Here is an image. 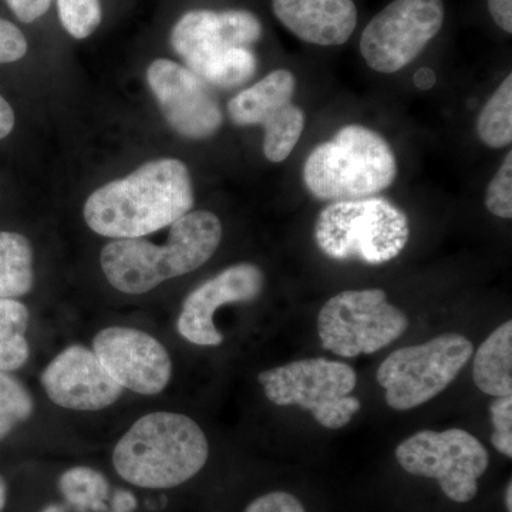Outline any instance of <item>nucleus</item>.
<instances>
[{
  "instance_id": "obj_1",
  "label": "nucleus",
  "mask_w": 512,
  "mask_h": 512,
  "mask_svg": "<svg viewBox=\"0 0 512 512\" xmlns=\"http://www.w3.org/2000/svg\"><path fill=\"white\" fill-rule=\"evenodd\" d=\"M192 207L187 165L160 158L94 191L84 205V221L101 237L134 239L170 227Z\"/></svg>"
},
{
  "instance_id": "obj_2",
  "label": "nucleus",
  "mask_w": 512,
  "mask_h": 512,
  "mask_svg": "<svg viewBox=\"0 0 512 512\" xmlns=\"http://www.w3.org/2000/svg\"><path fill=\"white\" fill-rule=\"evenodd\" d=\"M222 239L220 218L210 211L188 212L170 225L167 244L114 239L103 248L101 269L109 284L127 295H144L170 279L207 264Z\"/></svg>"
},
{
  "instance_id": "obj_3",
  "label": "nucleus",
  "mask_w": 512,
  "mask_h": 512,
  "mask_svg": "<svg viewBox=\"0 0 512 512\" xmlns=\"http://www.w3.org/2000/svg\"><path fill=\"white\" fill-rule=\"evenodd\" d=\"M210 446L197 421L154 412L138 419L113 451V466L127 483L165 490L187 483L207 464Z\"/></svg>"
},
{
  "instance_id": "obj_4",
  "label": "nucleus",
  "mask_w": 512,
  "mask_h": 512,
  "mask_svg": "<svg viewBox=\"0 0 512 512\" xmlns=\"http://www.w3.org/2000/svg\"><path fill=\"white\" fill-rule=\"evenodd\" d=\"M261 36V22L249 10H191L175 23L170 42L202 82L235 89L254 77L252 46Z\"/></svg>"
},
{
  "instance_id": "obj_5",
  "label": "nucleus",
  "mask_w": 512,
  "mask_h": 512,
  "mask_svg": "<svg viewBox=\"0 0 512 512\" xmlns=\"http://www.w3.org/2000/svg\"><path fill=\"white\" fill-rule=\"evenodd\" d=\"M303 184L316 200L373 197L394 183L397 161L390 144L370 128L350 124L319 144L303 164Z\"/></svg>"
},
{
  "instance_id": "obj_6",
  "label": "nucleus",
  "mask_w": 512,
  "mask_h": 512,
  "mask_svg": "<svg viewBox=\"0 0 512 512\" xmlns=\"http://www.w3.org/2000/svg\"><path fill=\"white\" fill-rule=\"evenodd\" d=\"M410 238L407 215L386 198L326 205L315 222V242L336 261L383 265L397 258Z\"/></svg>"
},
{
  "instance_id": "obj_7",
  "label": "nucleus",
  "mask_w": 512,
  "mask_h": 512,
  "mask_svg": "<svg viewBox=\"0 0 512 512\" xmlns=\"http://www.w3.org/2000/svg\"><path fill=\"white\" fill-rule=\"evenodd\" d=\"M258 382L269 402L276 406H299L308 410L326 429L348 426L359 412L357 375L352 366L316 357L259 373Z\"/></svg>"
},
{
  "instance_id": "obj_8",
  "label": "nucleus",
  "mask_w": 512,
  "mask_h": 512,
  "mask_svg": "<svg viewBox=\"0 0 512 512\" xmlns=\"http://www.w3.org/2000/svg\"><path fill=\"white\" fill-rule=\"evenodd\" d=\"M473 343L458 333H444L423 345L397 349L377 370L390 409L412 410L446 390L470 357Z\"/></svg>"
},
{
  "instance_id": "obj_9",
  "label": "nucleus",
  "mask_w": 512,
  "mask_h": 512,
  "mask_svg": "<svg viewBox=\"0 0 512 512\" xmlns=\"http://www.w3.org/2000/svg\"><path fill=\"white\" fill-rule=\"evenodd\" d=\"M407 328L406 313L387 302L382 289L340 292L323 305L318 318L323 348L342 357L375 353Z\"/></svg>"
},
{
  "instance_id": "obj_10",
  "label": "nucleus",
  "mask_w": 512,
  "mask_h": 512,
  "mask_svg": "<svg viewBox=\"0 0 512 512\" xmlns=\"http://www.w3.org/2000/svg\"><path fill=\"white\" fill-rule=\"evenodd\" d=\"M397 463L413 476L434 478L454 503H468L488 467V451L466 430H424L396 448Z\"/></svg>"
},
{
  "instance_id": "obj_11",
  "label": "nucleus",
  "mask_w": 512,
  "mask_h": 512,
  "mask_svg": "<svg viewBox=\"0 0 512 512\" xmlns=\"http://www.w3.org/2000/svg\"><path fill=\"white\" fill-rule=\"evenodd\" d=\"M443 23V0H393L367 23L360 53L375 72H400L439 35Z\"/></svg>"
},
{
  "instance_id": "obj_12",
  "label": "nucleus",
  "mask_w": 512,
  "mask_h": 512,
  "mask_svg": "<svg viewBox=\"0 0 512 512\" xmlns=\"http://www.w3.org/2000/svg\"><path fill=\"white\" fill-rule=\"evenodd\" d=\"M295 89L293 73L278 69L228 103L229 119L237 126L264 128V154L271 163L291 156L305 130V113L292 103Z\"/></svg>"
},
{
  "instance_id": "obj_13",
  "label": "nucleus",
  "mask_w": 512,
  "mask_h": 512,
  "mask_svg": "<svg viewBox=\"0 0 512 512\" xmlns=\"http://www.w3.org/2000/svg\"><path fill=\"white\" fill-rule=\"evenodd\" d=\"M93 352L123 390L156 396L173 376L170 353L144 330L111 326L93 339Z\"/></svg>"
},
{
  "instance_id": "obj_14",
  "label": "nucleus",
  "mask_w": 512,
  "mask_h": 512,
  "mask_svg": "<svg viewBox=\"0 0 512 512\" xmlns=\"http://www.w3.org/2000/svg\"><path fill=\"white\" fill-rule=\"evenodd\" d=\"M147 82L158 101L164 119L181 137L205 140L220 130V104L207 83L187 67L168 59L148 66Z\"/></svg>"
},
{
  "instance_id": "obj_15",
  "label": "nucleus",
  "mask_w": 512,
  "mask_h": 512,
  "mask_svg": "<svg viewBox=\"0 0 512 512\" xmlns=\"http://www.w3.org/2000/svg\"><path fill=\"white\" fill-rule=\"evenodd\" d=\"M40 382L50 402L74 412H100L124 392L96 353L82 345L62 350L43 370Z\"/></svg>"
},
{
  "instance_id": "obj_16",
  "label": "nucleus",
  "mask_w": 512,
  "mask_h": 512,
  "mask_svg": "<svg viewBox=\"0 0 512 512\" xmlns=\"http://www.w3.org/2000/svg\"><path fill=\"white\" fill-rule=\"evenodd\" d=\"M265 288L261 268L248 262L228 266L185 298L177 330L192 345L220 346L224 336L214 325V315L228 303L252 302Z\"/></svg>"
},
{
  "instance_id": "obj_17",
  "label": "nucleus",
  "mask_w": 512,
  "mask_h": 512,
  "mask_svg": "<svg viewBox=\"0 0 512 512\" xmlns=\"http://www.w3.org/2000/svg\"><path fill=\"white\" fill-rule=\"evenodd\" d=\"M272 9L289 32L311 45H343L357 25L353 0H272Z\"/></svg>"
},
{
  "instance_id": "obj_18",
  "label": "nucleus",
  "mask_w": 512,
  "mask_h": 512,
  "mask_svg": "<svg viewBox=\"0 0 512 512\" xmlns=\"http://www.w3.org/2000/svg\"><path fill=\"white\" fill-rule=\"evenodd\" d=\"M474 383L494 397L512 394V322L495 329L474 357Z\"/></svg>"
},
{
  "instance_id": "obj_19",
  "label": "nucleus",
  "mask_w": 512,
  "mask_h": 512,
  "mask_svg": "<svg viewBox=\"0 0 512 512\" xmlns=\"http://www.w3.org/2000/svg\"><path fill=\"white\" fill-rule=\"evenodd\" d=\"M35 285L33 248L28 238L0 231V298L19 299Z\"/></svg>"
},
{
  "instance_id": "obj_20",
  "label": "nucleus",
  "mask_w": 512,
  "mask_h": 512,
  "mask_svg": "<svg viewBox=\"0 0 512 512\" xmlns=\"http://www.w3.org/2000/svg\"><path fill=\"white\" fill-rule=\"evenodd\" d=\"M29 309L18 299L0 298V370L16 372L28 363Z\"/></svg>"
},
{
  "instance_id": "obj_21",
  "label": "nucleus",
  "mask_w": 512,
  "mask_h": 512,
  "mask_svg": "<svg viewBox=\"0 0 512 512\" xmlns=\"http://www.w3.org/2000/svg\"><path fill=\"white\" fill-rule=\"evenodd\" d=\"M477 134L485 146L504 148L512 141V76L508 74L477 119Z\"/></svg>"
},
{
  "instance_id": "obj_22",
  "label": "nucleus",
  "mask_w": 512,
  "mask_h": 512,
  "mask_svg": "<svg viewBox=\"0 0 512 512\" xmlns=\"http://www.w3.org/2000/svg\"><path fill=\"white\" fill-rule=\"evenodd\" d=\"M35 412V400L18 377L0 370V441Z\"/></svg>"
},
{
  "instance_id": "obj_23",
  "label": "nucleus",
  "mask_w": 512,
  "mask_h": 512,
  "mask_svg": "<svg viewBox=\"0 0 512 512\" xmlns=\"http://www.w3.org/2000/svg\"><path fill=\"white\" fill-rule=\"evenodd\" d=\"M60 488L70 503L93 510H99L100 500L107 494L106 481L89 468H74L67 471L60 480Z\"/></svg>"
},
{
  "instance_id": "obj_24",
  "label": "nucleus",
  "mask_w": 512,
  "mask_h": 512,
  "mask_svg": "<svg viewBox=\"0 0 512 512\" xmlns=\"http://www.w3.org/2000/svg\"><path fill=\"white\" fill-rule=\"evenodd\" d=\"M63 28L74 39H86L99 28L103 13L100 0H57Z\"/></svg>"
},
{
  "instance_id": "obj_25",
  "label": "nucleus",
  "mask_w": 512,
  "mask_h": 512,
  "mask_svg": "<svg viewBox=\"0 0 512 512\" xmlns=\"http://www.w3.org/2000/svg\"><path fill=\"white\" fill-rule=\"evenodd\" d=\"M485 207L503 220L512 218V153L508 151L500 170L488 184L485 194Z\"/></svg>"
},
{
  "instance_id": "obj_26",
  "label": "nucleus",
  "mask_w": 512,
  "mask_h": 512,
  "mask_svg": "<svg viewBox=\"0 0 512 512\" xmlns=\"http://www.w3.org/2000/svg\"><path fill=\"white\" fill-rule=\"evenodd\" d=\"M494 433L491 444L501 454L512 457V397H497L490 406Z\"/></svg>"
},
{
  "instance_id": "obj_27",
  "label": "nucleus",
  "mask_w": 512,
  "mask_h": 512,
  "mask_svg": "<svg viewBox=\"0 0 512 512\" xmlns=\"http://www.w3.org/2000/svg\"><path fill=\"white\" fill-rule=\"evenodd\" d=\"M28 53V40L18 26L0 18V64L18 62Z\"/></svg>"
},
{
  "instance_id": "obj_28",
  "label": "nucleus",
  "mask_w": 512,
  "mask_h": 512,
  "mask_svg": "<svg viewBox=\"0 0 512 512\" xmlns=\"http://www.w3.org/2000/svg\"><path fill=\"white\" fill-rule=\"evenodd\" d=\"M245 512H306L298 498L285 491H274L256 498Z\"/></svg>"
},
{
  "instance_id": "obj_29",
  "label": "nucleus",
  "mask_w": 512,
  "mask_h": 512,
  "mask_svg": "<svg viewBox=\"0 0 512 512\" xmlns=\"http://www.w3.org/2000/svg\"><path fill=\"white\" fill-rule=\"evenodd\" d=\"M16 18L25 23H32L42 18L52 5V0H6Z\"/></svg>"
},
{
  "instance_id": "obj_30",
  "label": "nucleus",
  "mask_w": 512,
  "mask_h": 512,
  "mask_svg": "<svg viewBox=\"0 0 512 512\" xmlns=\"http://www.w3.org/2000/svg\"><path fill=\"white\" fill-rule=\"evenodd\" d=\"M488 10L498 28L512 33V0H488Z\"/></svg>"
},
{
  "instance_id": "obj_31",
  "label": "nucleus",
  "mask_w": 512,
  "mask_h": 512,
  "mask_svg": "<svg viewBox=\"0 0 512 512\" xmlns=\"http://www.w3.org/2000/svg\"><path fill=\"white\" fill-rule=\"evenodd\" d=\"M13 127H15V113L8 101L0 96V140L8 137L12 133Z\"/></svg>"
},
{
  "instance_id": "obj_32",
  "label": "nucleus",
  "mask_w": 512,
  "mask_h": 512,
  "mask_svg": "<svg viewBox=\"0 0 512 512\" xmlns=\"http://www.w3.org/2000/svg\"><path fill=\"white\" fill-rule=\"evenodd\" d=\"M436 82V73H434V70L430 69V67H421V69L417 70L416 74H414V84H416L417 89L429 90Z\"/></svg>"
},
{
  "instance_id": "obj_33",
  "label": "nucleus",
  "mask_w": 512,
  "mask_h": 512,
  "mask_svg": "<svg viewBox=\"0 0 512 512\" xmlns=\"http://www.w3.org/2000/svg\"><path fill=\"white\" fill-rule=\"evenodd\" d=\"M6 501H8V484H6L5 478L0 476V512L5 510Z\"/></svg>"
},
{
  "instance_id": "obj_34",
  "label": "nucleus",
  "mask_w": 512,
  "mask_h": 512,
  "mask_svg": "<svg viewBox=\"0 0 512 512\" xmlns=\"http://www.w3.org/2000/svg\"><path fill=\"white\" fill-rule=\"evenodd\" d=\"M505 505L508 512H512V483H508L507 491H505Z\"/></svg>"
}]
</instances>
